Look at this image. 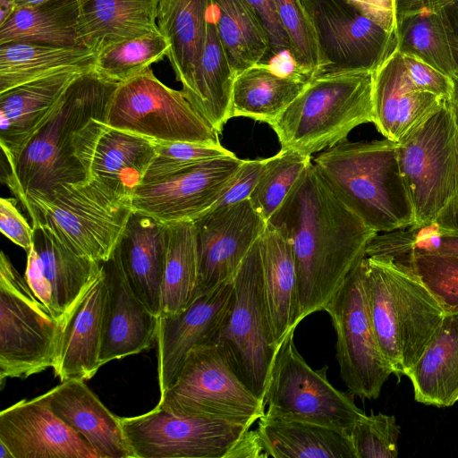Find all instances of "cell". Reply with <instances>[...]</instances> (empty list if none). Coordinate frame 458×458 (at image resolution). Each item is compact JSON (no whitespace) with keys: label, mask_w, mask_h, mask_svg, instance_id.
<instances>
[{"label":"cell","mask_w":458,"mask_h":458,"mask_svg":"<svg viewBox=\"0 0 458 458\" xmlns=\"http://www.w3.org/2000/svg\"><path fill=\"white\" fill-rule=\"evenodd\" d=\"M16 8V0H0V24L5 21Z\"/></svg>","instance_id":"9f6ffc18"},{"label":"cell","mask_w":458,"mask_h":458,"mask_svg":"<svg viewBox=\"0 0 458 458\" xmlns=\"http://www.w3.org/2000/svg\"><path fill=\"white\" fill-rule=\"evenodd\" d=\"M445 101L414 85L397 48L373 72V123L387 140L398 142Z\"/></svg>","instance_id":"603a6c76"},{"label":"cell","mask_w":458,"mask_h":458,"mask_svg":"<svg viewBox=\"0 0 458 458\" xmlns=\"http://www.w3.org/2000/svg\"><path fill=\"white\" fill-rule=\"evenodd\" d=\"M47 1L49 0H16V7L37 5Z\"/></svg>","instance_id":"91938a15"},{"label":"cell","mask_w":458,"mask_h":458,"mask_svg":"<svg viewBox=\"0 0 458 458\" xmlns=\"http://www.w3.org/2000/svg\"><path fill=\"white\" fill-rule=\"evenodd\" d=\"M373 72L313 77L269 125L281 149L306 156L346 140L357 126L373 123Z\"/></svg>","instance_id":"5b68a950"},{"label":"cell","mask_w":458,"mask_h":458,"mask_svg":"<svg viewBox=\"0 0 458 458\" xmlns=\"http://www.w3.org/2000/svg\"><path fill=\"white\" fill-rule=\"evenodd\" d=\"M0 443L13 458H100L54 412L47 393L21 400L0 412Z\"/></svg>","instance_id":"d6986e66"},{"label":"cell","mask_w":458,"mask_h":458,"mask_svg":"<svg viewBox=\"0 0 458 458\" xmlns=\"http://www.w3.org/2000/svg\"><path fill=\"white\" fill-rule=\"evenodd\" d=\"M407 377L418 403L449 407L458 401V312L445 314L436 335Z\"/></svg>","instance_id":"4dcf8cb0"},{"label":"cell","mask_w":458,"mask_h":458,"mask_svg":"<svg viewBox=\"0 0 458 458\" xmlns=\"http://www.w3.org/2000/svg\"><path fill=\"white\" fill-rule=\"evenodd\" d=\"M400 427L395 417L384 413H364L349 436L356 458H396Z\"/></svg>","instance_id":"f6af8a7d"},{"label":"cell","mask_w":458,"mask_h":458,"mask_svg":"<svg viewBox=\"0 0 458 458\" xmlns=\"http://www.w3.org/2000/svg\"><path fill=\"white\" fill-rule=\"evenodd\" d=\"M242 162L236 156L218 157L141 184L131 197L132 211L165 223L193 221L212 208Z\"/></svg>","instance_id":"ac0fdd59"},{"label":"cell","mask_w":458,"mask_h":458,"mask_svg":"<svg viewBox=\"0 0 458 458\" xmlns=\"http://www.w3.org/2000/svg\"><path fill=\"white\" fill-rule=\"evenodd\" d=\"M308 82L280 75L267 64H254L234 79L232 118L244 116L270 124L297 98Z\"/></svg>","instance_id":"836d02e7"},{"label":"cell","mask_w":458,"mask_h":458,"mask_svg":"<svg viewBox=\"0 0 458 458\" xmlns=\"http://www.w3.org/2000/svg\"><path fill=\"white\" fill-rule=\"evenodd\" d=\"M403 244L407 250L421 248L440 253L458 256V234L441 232L434 227L403 230Z\"/></svg>","instance_id":"681fc988"},{"label":"cell","mask_w":458,"mask_h":458,"mask_svg":"<svg viewBox=\"0 0 458 458\" xmlns=\"http://www.w3.org/2000/svg\"><path fill=\"white\" fill-rule=\"evenodd\" d=\"M259 240L232 279L231 301L211 344L243 384L263 400L277 346L264 295Z\"/></svg>","instance_id":"ba28073f"},{"label":"cell","mask_w":458,"mask_h":458,"mask_svg":"<svg viewBox=\"0 0 458 458\" xmlns=\"http://www.w3.org/2000/svg\"><path fill=\"white\" fill-rule=\"evenodd\" d=\"M267 457L356 458L349 434L325 426L272 418L258 420Z\"/></svg>","instance_id":"1f68e13d"},{"label":"cell","mask_w":458,"mask_h":458,"mask_svg":"<svg viewBox=\"0 0 458 458\" xmlns=\"http://www.w3.org/2000/svg\"><path fill=\"white\" fill-rule=\"evenodd\" d=\"M263 287L276 345L297 327V274L293 250L270 223L259 237Z\"/></svg>","instance_id":"f546056e"},{"label":"cell","mask_w":458,"mask_h":458,"mask_svg":"<svg viewBox=\"0 0 458 458\" xmlns=\"http://www.w3.org/2000/svg\"><path fill=\"white\" fill-rule=\"evenodd\" d=\"M168 238V223L132 211L114 250L131 288L157 316Z\"/></svg>","instance_id":"cb8c5ba5"},{"label":"cell","mask_w":458,"mask_h":458,"mask_svg":"<svg viewBox=\"0 0 458 458\" xmlns=\"http://www.w3.org/2000/svg\"><path fill=\"white\" fill-rule=\"evenodd\" d=\"M363 260V259H362ZM362 260L347 275L324 307L336 335V360L352 395L377 399L392 368L377 341L368 308Z\"/></svg>","instance_id":"4fadbf2b"},{"label":"cell","mask_w":458,"mask_h":458,"mask_svg":"<svg viewBox=\"0 0 458 458\" xmlns=\"http://www.w3.org/2000/svg\"><path fill=\"white\" fill-rule=\"evenodd\" d=\"M210 11L235 76L254 64L267 63V37L246 0H210Z\"/></svg>","instance_id":"8d00e7d4"},{"label":"cell","mask_w":458,"mask_h":458,"mask_svg":"<svg viewBox=\"0 0 458 458\" xmlns=\"http://www.w3.org/2000/svg\"><path fill=\"white\" fill-rule=\"evenodd\" d=\"M362 267L379 348L393 374L407 377L436 335L445 313L403 262L390 257H365Z\"/></svg>","instance_id":"3957f363"},{"label":"cell","mask_w":458,"mask_h":458,"mask_svg":"<svg viewBox=\"0 0 458 458\" xmlns=\"http://www.w3.org/2000/svg\"><path fill=\"white\" fill-rule=\"evenodd\" d=\"M311 161V156L291 149H280L275 156L266 158L263 172L250 200L267 223Z\"/></svg>","instance_id":"60d3db41"},{"label":"cell","mask_w":458,"mask_h":458,"mask_svg":"<svg viewBox=\"0 0 458 458\" xmlns=\"http://www.w3.org/2000/svg\"><path fill=\"white\" fill-rule=\"evenodd\" d=\"M54 412L81 434L100 458H133L120 417L111 412L83 379H68L47 392Z\"/></svg>","instance_id":"d4e9b609"},{"label":"cell","mask_w":458,"mask_h":458,"mask_svg":"<svg viewBox=\"0 0 458 458\" xmlns=\"http://www.w3.org/2000/svg\"><path fill=\"white\" fill-rule=\"evenodd\" d=\"M168 50V40L157 31L103 49L97 55L93 69L105 79L122 83L162 60Z\"/></svg>","instance_id":"ab89813d"},{"label":"cell","mask_w":458,"mask_h":458,"mask_svg":"<svg viewBox=\"0 0 458 458\" xmlns=\"http://www.w3.org/2000/svg\"><path fill=\"white\" fill-rule=\"evenodd\" d=\"M402 57L407 73L417 88L444 100L452 98L454 85L451 77L415 57L405 55Z\"/></svg>","instance_id":"7dc6e473"},{"label":"cell","mask_w":458,"mask_h":458,"mask_svg":"<svg viewBox=\"0 0 458 458\" xmlns=\"http://www.w3.org/2000/svg\"><path fill=\"white\" fill-rule=\"evenodd\" d=\"M209 15L210 0H158L157 3V24L168 40L166 56L186 98L193 90Z\"/></svg>","instance_id":"484cf974"},{"label":"cell","mask_w":458,"mask_h":458,"mask_svg":"<svg viewBox=\"0 0 458 458\" xmlns=\"http://www.w3.org/2000/svg\"><path fill=\"white\" fill-rule=\"evenodd\" d=\"M169 238L163 276L160 314H175L197 298L199 262L194 223H168Z\"/></svg>","instance_id":"74e56055"},{"label":"cell","mask_w":458,"mask_h":458,"mask_svg":"<svg viewBox=\"0 0 458 458\" xmlns=\"http://www.w3.org/2000/svg\"><path fill=\"white\" fill-rule=\"evenodd\" d=\"M97 54L84 47L24 42L0 45V92L67 69L93 67Z\"/></svg>","instance_id":"e575fe53"},{"label":"cell","mask_w":458,"mask_h":458,"mask_svg":"<svg viewBox=\"0 0 458 458\" xmlns=\"http://www.w3.org/2000/svg\"><path fill=\"white\" fill-rule=\"evenodd\" d=\"M64 329L8 256L0 254V382L55 368Z\"/></svg>","instance_id":"9c48e42d"},{"label":"cell","mask_w":458,"mask_h":458,"mask_svg":"<svg viewBox=\"0 0 458 458\" xmlns=\"http://www.w3.org/2000/svg\"><path fill=\"white\" fill-rule=\"evenodd\" d=\"M24 208L72 251L98 262L110 258L132 213L131 197L95 177L30 199Z\"/></svg>","instance_id":"52a82bcc"},{"label":"cell","mask_w":458,"mask_h":458,"mask_svg":"<svg viewBox=\"0 0 458 458\" xmlns=\"http://www.w3.org/2000/svg\"><path fill=\"white\" fill-rule=\"evenodd\" d=\"M101 266L107 289L100 352L103 366L149 348L156 341L158 316L134 293L114 251Z\"/></svg>","instance_id":"44dd1931"},{"label":"cell","mask_w":458,"mask_h":458,"mask_svg":"<svg viewBox=\"0 0 458 458\" xmlns=\"http://www.w3.org/2000/svg\"><path fill=\"white\" fill-rule=\"evenodd\" d=\"M267 223L293 250L298 325L324 310L377 234L336 197L312 161Z\"/></svg>","instance_id":"6da1fadb"},{"label":"cell","mask_w":458,"mask_h":458,"mask_svg":"<svg viewBox=\"0 0 458 458\" xmlns=\"http://www.w3.org/2000/svg\"><path fill=\"white\" fill-rule=\"evenodd\" d=\"M103 274L93 284L65 327L55 367L61 382L91 378L101 367L100 352L106 301Z\"/></svg>","instance_id":"83f0119b"},{"label":"cell","mask_w":458,"mask_h":458,"mask_svg":"<svg viewBox=\"0 0 458 458\" xmlns=\"http://www.w3.org/2000/svg\"><path fill=\"white\" fill-rule=\"evenodd\" d=\"M397 50L454 78L456 70L438 12H419L396 21Z\"/></svg>","instance_id":"f35d334b"},{"label":"cell","mask_w":458,"mask_h":458,"mask_svg":"<svg viewBox=\"0 0 458 458\" xmlns=\"http://www.w3.org/2000/svg\"><path fill=\"white\" fill-rule=\"evenodd\" d=\"M454 0H394L396 21L419 12H437Z\"/></svg>","instance_id":"11a10c76"},{"label":"cell","mask_w":458,"mask_h":458,"mask_svg":"<svg viewBox=\"0 0 458 458\" xmlns=\"http://www.w3.org/2000/svg\"><path fill=\"white\" fill-rule=\"evenodd\" d=\"M0 230L26 252L30 250L33 242V227L18 210L14 198L0 199Z\"/></svg>","instance_id":"f907efd6"},{"label":"cell","mask_w":458,"mask_h":458,"mask_svg":"<svg viewBox=\"0 0 458 458\" xmlns=\"http://www.w3.org/2000/svg\"><path fill=\"white\" fill-rule=\"evenodd\" d=\"M316 32V76L374 72L396 49L397 37L345 0H301Z\"/></svg>","instance_id":"5bb4252c"},{"label":"cell","mask_w":458,"mask_h":458,"mask_svg":"<svg viewBox=\"0 0 458 458\" xmlns=\"http://www.w3.org/2000/svg\"><path fill=\"white\" fill-rule=\"evenodd\" d=\"M78 21L77 0H49L37 5L19 6L0 24V45L24 42L83 47Z\"/></svg>","instance_id":"d6a6232c"},{"label":"cell","mask_w":458,"mask_h":458,"mask_svg":"<svg viewBox=\"0 0 458 458\" xmlns=\"http://www.w3.org/2000/svg\"><path fill=\"white\" fill-rule=\"evenodd\" d=\"M266 158L243 160L227 182L211 208L226 206L250 199L264 169Z\"/></svg>","instance_id":"bcb514c9"},{"label":"cell","mask_w":458,"mask_h":458,"mask_svg":"<svg viewBox=\"0 0 458 458\" xmlns=\"http://www.w3.org/2000/svg\"><path fill=\"white\" fill-rule=\"evenodd\" d=\"M312 162L336 197L377 233L413 225L397 142L386 138L356 142L344 140Z\"/></svg>","instance_id":"277c9868"},{"label":"cell","mask_w":458,"mask_h":458,"mask_svg":"<svg viewBox=\"0 0 458 458\" xmlns=\"http://www.w3.org/2000/svg\"><path fill=\"white\" fill-rule=\"evenodd\" d=\"M434 228L441 232L458 234V208L444 229Z\"/></svg>","instance_id":"6f0895ef"},{"label":"cell","mask_w":458,"mask_h":458,"mask_svg":"<svg viewBox=\"0 0 458 458\" xmlns=\"http://www.w3.org/2000/svg\"><path fill=\"white\" fill-rule=\"evenodd\" d=\"M235 77L210 11L203 54L193 90L187 99L219 133L232 118V94Z\"/></svg>","instance_id":"d590c367"},{"label":"cell","mask_w":458,"mask_h":458,"mask_svg":"<svg viewBox=\"0 0 458 458\" xmlns=\"http://www.w3.org/2000/svg\"><path fill=\"white\" fill-rule=\"evenodd\" d=\"M157 141L104 123L89 159V175L132 197L156 156Z\"/></svg>","instance_id":"f1b7e54d"},{"label":"cell","mask_w":458,"mask_h":458,"mask_svg":"<svg viewBox=\"0 0 458 458\" xmlns=\"http://www.w3.org/2000/svg\"><path fill=\"white\" fill-rule=\"evenodd\" d=\"M280 24L290 45V55L301 72L311 80L319 56L313 24L301 0H273Z\"/></svg>","instance_id":"7bdbcfd3"},{"label":"cell","mask_w":458,"mask_h":458,"mask_svg":"<svg viewBox=\"0 0 458 458\" xmlns=\"http://www.w3.org/2000/svg\"><path fill=\"white\" fill-rule=\"evenodd\" d=\"M267 458L258 430L248 429L225 458Z\"/></svg>","instance_id":"f5cc1de1"},{"label":"cell","mask_w":458,"mask_h":458,"mask_svg":"<svg viewBox=\"0 0 458 458\" xmlns=\"http://www.w3.org/2000/svg\"><path fill=\"white\" fill-rule=\"evenodd\" d=\"M86 70L60 71L0 92V143L8 166L50 117L72 81Z\"/></svg>","instance_id":"7402d4cb"},{"label":"cell","mask_w":458,"mask_h":458,"mask_svg":"<svg viewBox=\"0 0 458 458\" xmlns=\"http://www.w3.org/2000/svg\"><path fill=\"white\" fill-rule=\"evenodd\" d=\"M395 259L418 276L445 314L458 312V256L414 247Z\"/></svg>","instance_id":"b9f144b4"},{"label":"cell","mask_w":458,"mask_h":458,"mask_svg":"<svg viewBox=\"0 0 458 458\" xmlns=\"http://www.w3.org/2000/svg\"><path fill=\"white\" fill-rule=\"evenodd\" d=\"M231 156L235 155L222 145L157 141L156 156L141 184L165 179L211 159Z\"/></svg>","instance_id":"ee69618b"},{"label":"cell","mask_w":458,"mask_h":458,"mask_svg":"<svg viewBox=\"0 0 458 458\" xmlns=\"http://www.w3.org/2000/svg\"><path fill=\"white\" fill-rule=\"evenodd\" d=\"M0 458H13L10 450L2 443H0Z\"/></svg>","instance_id":"94428289"},{"label":"cell","mask_w":458,"mask_h":458,"mask_svg":"<svg viewBox=\"0 0 458 458\" xmlns=\"http://www.w3.org/2000/svg\"><path fill=\"white\" fill-rule=\"evenodd\" d=\"M246 2L257 16L267 37L268 55L266 64L282 53H290L289 41L280 24L274 1L246 0Z\"/></svg>","instance_id":"c3c4849f"},{"label":"cell","mask_w":458,"mask_h":458,"mask_svg":"<svg viewBox=\"0 0 458 458\" xmlns=\"http://www.w3.org/2000/svg\"><path fill=\"white\" fill-rule=\"evenodd\" d=\"M199 262L197 297L233 279L267 222L250 199L210 208L193 220Z\"/></svg>","instance_id":"e0dca14e"},{"label":"cell","mask_w":458,"mask_h":458,"mask_svg":"<svg viewBox=\"0 0 458 458\" xmlns=\"http://www.w3.org/2000/svg\"><path fill=\"white\" fill-rule=\"evenodd\" d=\"M451 48L453 59L458 77V0H454L439 11Z\"/></svg>","instance_id":"db71d44e"},{"label":"cell","mask_w":458,"mask_h":458,"mask_svg":"<svg viewBox=\"0 0 458 458\" xmlns=\"http://www.w3.org/2000/svg\"><path fill=\"white\" fill-rule=\"evenodd\" d=\"M159 406L175 415L222 420L252 426L265 414L262 399L233 372L216 345L191 351Z\"/></svg>","instance_id":"7c38bea8"},{"label":"cell","mask_w":458,"mask_h":458,"mask_svg":"<svg viewBox=\"0 0 458 458\" xmlns=\"http://www.w3.org/2000/svg\"><path fill=\"white\" fill-rule=\"evenodd\" d=\"M105 123L156 141L221 145L220 133L191 106L183 92L161 82L150 67L118 84Z\"/></svg>","instance_id":"8fae6325"},{"label":"cell","mask_w":458,"mask_h":458,"mask_svg":"<svg viewBox=\"0 0 458 458\" xmlns=\"http://www.w3.org/2000/svg\"><path fill=\"white\" fill-rule=\"evenodd\" d=\"M232 293L230 280L197 297L179 313L158 315L156 342L160 395L174 383L191 351L211 344L225 317Z\"/></svg>","instance_id":"ffe728a7"},{"label":"cell","mask_w":458,"mask_h":458,"mask_svg":"<svg viewBox=\"0 0 458 458\" xmlns=\"http://www.w3.org/2000/svg\"><path fill=\"white\" fill-rule=\"evenodd\" d=\"M452 79L454 81V93H453L451 99H452V102H453V105H454V107L455 110L457 121H458V77H454Z\"/></svg>","instance_id":"680465c9"},{"label":"cell","mask_w":458,"mask_h":458,"mask_svg":"<svg viewBox=\"0 0 458 458\" xmlns=\"http://www.w3.org/2000/svg\"><path fill=\"white\" fill-rule=\"evenodd\" d=\"M118 84L93 67L72 81L5 175V183L24 207L30 199L47 197L62 185L90 179L92 148Z\"/></svg>","instance_id":"7a4b0ae2"},{"label":"cell","mask_w":458,"mask_h":458,"mask_svg":"<svg viewBox=\"0 0 458 458\" xmlns=\"http://www.w3.org/2000/svg\"><path fill=\"white\" fill-rule=\"evenodd\" d=\"M78 30L83 47L97 55L133 38L159 31L158 0H77Z\"/></svg>","instance_id":"4316f807"},{"label":"cell","mask_w":458,"mask_h":458,"mask_svg":"<svg viewBox=\"0 0 458 458\" xmlns=\"http://www.w3.org/2000/svg\"><path fill=\"white\" fill-rule=\"evenodd\" d=\"M363 15L396 35L394 0H345Z\"/></svg>","instance_id":"816d5d0a"},{"label":"cell","mask_w":458,"mask_h":458,"mask_svg":"<svg viewBox=\"0 0 458 458\" xmlns=\"http://www.w3.org/2000/svg\"><path fill=\"white\" fill-rule=\"evenodd\" d=\"M133 458H225L250 426L181 416L157 404L133 417H120Z\"/></svg>","instance_id":"9a60e30c"},{"label":"cell","mask_w":458,"mask_h":458,"mask_svg":"<svg viewBox=\"0 0 458 458\" xmlns=\"http://www.w3.org/2000/svg\"><path fill=\"white\" fill-rule=\"evenodd\" d=\"M291 330L281 342L270 370L264 404L267 416L314 423L350 434L365 413L328 381L325 365L313 369L298 352Z\"/></svg>","instance_id":"30bf717a"},{"label":"cell","mask_w":458,"mask_h":458,"mask_svg":"<svg viewBox=\"0 0 458 458\" xmlns=\"http://www.w3.org/2000/svg\"><path fill=\"white\" fill-rule=\"evenodd\" d=\"M412 229H444L458 208V121L452 99L397 142Z\"/></svg>","instance_id":"8992f818"},{"label":"cell","mask_w":458,"mask_h":458,"mask_svg":"<svg viewBox=\"0 0 458 458\" xmlns=\"http://www.w3.org/2000/svg\"><path fill=\"white\" fill-rule=\"evenodd\" d=\"M33 242L24 278L63 329L102 274L101 262L77 254L39 220L32 221Z\"/></svg>","instance_id":"2e32d148"}]
</instances>
